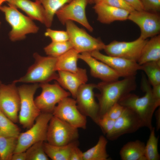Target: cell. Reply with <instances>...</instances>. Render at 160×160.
I'll list each match as a JSON object with an SVG mask.
<instances>
[{
	"instance_id": "obj_1",
	"label": "cell",
	"mask_w": 160,
	"mask_h": 160,
	"mask_svg": "<svg viewBox=\"0 0 160 160\" xmlns=\"http://www.w3.org/2000/svg\"><path fill=\"white\" fill-rule=\"evenodd\" d=\"M141 86L142 90L145 92L143 96L139 97L129 93L118 103L134 112L140 119L143 127H147L150 130L153 127V116L158 107L153 97L151 84L144 75L142 77Z\"/></svg>"
},
{
	"instance_id": "obj_2",
	"label": "cell",
	"mask_w": 160,
	"mask_h": 160,
	"mask_svg": "<svg viewBox=\"0 0 160 160\" xmlns=\"http://www.w3.org/2000/svg\"><path fill=\"white\" fill-rule=\"evenodd\" d=\"M136 87L135 76L111 81H102L97 84L100 93L96 95L99 101L100 118L124 96L135 90Z\"/></svg>"
},
{
	"instance_id": "obj_3",
	"label": "cell",
	"mask_w": 160,
	"mask_h": 160,
	"mask_svg": "<svg viewBox=\"0 0 160 160\" xmlns=\"http://www.w3.org/2000/svg\"><path fill=\"white\" fill-rule=\"evenodd\" d=\"M34 63L28 69L25 75L13 82L25 83H48L58 77L55 70L57 58L42 56L37 53L33 54Z\"/></svg>"
},
{
	"instance_id": "obj_4",
	"label": "cell",
	"mask_w": 160,
	"mask_h": 160,
	"mask_svg": "<svg viewBox=\"0 0 160 160\" xmlns=\"http://www.w3.org/2000/svg\"><path fill=\"white\" fill-rule=\"evenodd\" d=\"M0 10L4 13L6 21L12 27L9 34L11 41L23 39L27 34L36 33L39 31V27L33 20L22 13L14 6H1Z\"/></svg>"
},
{
	"instance_id": "obj_5",
	"label": "cell",
	"mask_w": 160,
	"mask_h": 160,
	"mask_svg": "<svg viewBox=\"0 0 160 160\" xmlns=\"http://www.w3.org/2000/svg\"><path fill=\"white\" fill-rule=\"evenodd\" d=\"M39 87L38 83H35L18 87L20 98L18 121L24 128L28 129L31 127L41 113L34 99V94Z\"/></svg>"
},
{
	"instance_id": "obj_6",
	"label": "cell",
	"mask_w": 160,
	"mask_h": 160,
	"mask_svg": "<svg viewBox=\"0 0 160 160\" xmlns=\"http://www.w3.org/2000/svg\"><path fill=\"white\" fill-rule=\"evenodd\" d=\"M52 116V113H41L31 127L20 134L14 153L25 151L33 144L47 140L48 125Z\"/></svg>"
},
{
	"instance_id": "obj_7",
	"label": "cell",
	"mask_w": 160,
	"mask_h": 160,
	"mask_svg": "<svg viewBox=\"0 0 160 160\" xmlns=\"http://www.w3.org/2000/svg\"><path fill=\"white\" fill-rule=\"evenodd\" d=\"M65 25L69 36V41L73 48L79 54L100 51L105 48V45L100 39L92 36L73 21H67Z\"/></svg>"
},
{
	"instance_id": "obj_8",
	"label": "cell",
	"mask_w": 160,
	"mask_h": 160,
	"mask_svg": "<svg viewBox=\"0 0 160 160\" xmlns=\"http://www.w3.org/2000/svg\"><path fill=\"white\" fill-rule=\"evenodd\" d=\"M79 136L78 128L53 115L47 128V143L55 145H64L77 140Z\"/></svg>"
},
{
	"instance_id": "obj_9",
	"label": "cell",
	"mask_w": 160,
	"mask_h": 160,
	"mask_svg": "<svg viewBox=\"0 0 160 160\" xmlns=\"http://www.w3.org/2000/svg\"><path fill=\"white\" fill-rule=\"evenodd\" d=\"M39 85L41 92L34 101L37 107L43 113H52L56 104L71 95L57 83L50 84L46 83Z\"/></svg>"
},
{
	"instance_id": "obj_10",
	"label": "cell",
	"mask_w": 160,
	"mask_h": 160,
	"mask_svg": "<svg viewBox=\"0 0 160 160\" xmlns=\"http://www.w3.org/2000/svg\"><path fill=\"white\" fill-rule=\"evenodd\" d=\"M90 0H72L65 4L55 13L59 20L63 25L68 20L79 23L89 31L92 32L93 28L87 19L86 9Z\"/></svg>"
},
{
	"instance_id": "obj_11",
	"label": "cell",
	"mask_w": 160,
	"mask_h": 160,
	"mask_svg": "<svg viewBox=\"0 0 160 160\" xmlns=\"http://www.w3.org/2000/svg\"><path fill=\"white\" fill-rule=\"evenodd\" d=\"M148 40L139 37L130 42L114 40L105 45L104 50L108 55L120 57L137 63Z\"/></svg>"
},
{
	"instance_id": "obj_12",
	"label": "cell",
	"mask_w": 160,
	"mask_h": 160,
	"mask_svg": "<svg viewBox=\"0 0 160 160\" xmlns=\"http://www.w3.org/2000/svg\"><path fill=\"white\" fill-rule=\"evenodd\" d=\"M52 114L76 128H86V116L79 111L74 98L68 97L63 99L55 106Z\"/></svg>"
},
{
	"instance_id": "obj_13",
	"label": "cell",
	"mask_w": 160,
	"mask_h": 160,
	"mask_svg": "<svg viewBox=\"0 0 160 160\" xmlns=\"http://www.w3.org/2000/svg\"><path fill=\"white\" fill-rule=\"evenodd\" d=\"M16 83L1 84L0 87V110L15 123L18 121L20 106V98Z\"/></svg>"
},
{
	"instance_id": "obj_14",
	"label": "cell",
	"mask_w": 160,
	"mask_h": 160,
	"mask_svg": "<svg viewBox=\"0 0 160 160\" xmlns=\"http://www.w3.org/2000/svg\"><path fill=\"white\" fill-rule=\"evenodd\" d=\"M97 84L86 83L79 88L75 100L77 108L86 116L90 117L96 123L100 118L98 103L96 101L93 92Z\"/></svg>"
},
{
	"instance_id": "obj_15",
	"label": "cell",
	"mask_w": 160,
	"mask_h": 160,
	"mask_svg": "<svg viewBox=\"0 0 160 160\" xmlns=\"http://www.w3.org/2000/svg\"><path fill=\"white\" fill-rule=\"evenodd\" d=\"M128 20L139 27L141 31L140 37L143 39L159 34L160 16L158 13L135 10L129 13Z\"/></svg>"
},
{
	"instance_id": "obj_16",
	"label": "cell",
	"mask_w": 160,
	"mask_h": 160,
	"mask_svg": "<svg viewBox=\"0 0 160 160\" xmlns=\"http://www.w3.org/2000/svg\"><path fill=\"white\" fill-rule=\"evenodd\" d=\"M96 59L107 65L120 76L124 78L135 76L141 66L135 61L124 58L103 55L100 51L89 53Z\"/></svg>"
},
{
	"instance_id": "obj_17",
	"label": "cell",
	"mask_w": 160,
	"mask_h": 160,
	"mask_svg": "<svg viewBox=\"0 0 160 160\" xmlns=\"http://www.w3.org/2000/svg\"><path fill=\"white\" fill-rule=\"evenodd\" d=\"M142 127L136 114L125 107L122 114L115 120L113 130L106 135V137L110 140H114L125 134L134 132Z\"/></svg>"
},
{
	"instance_id": "obj_18",
	"label": "cell",
	"mask_w": 160,
	"mask_h": 160,
	"mask_svg": "<svg viewBox=\"0 0 160 160\" xmlns=\"http://www.w3.org/2000/svg\"><path fill=\"white\" fill-rule=\"evenodd\" d=\"M79 58L84 61L90 68L93 77L103 81H111L119 80L120 75L107 65L92 56L89 52L79 54Z\"/></svg>"
},
{
	"instance_id": "obj_19",
	"label": "cell",
	"mask_w": 160,
	"mask_h": 160,
	"mask_svg": "<svg viewBox=\"0 0 160 160\" xmlns=\"http://www.w3.org/2000/svg\"><path fill=\"white\" fill-rule=\"evenodd\" d=\"M57 71L58 77L56 80L58 84L68 90L75 99L79 88L81 85L86 83L88 80L86 70L81 68L77 73L64 71Z\"/></svg>"
},
{
	"instance_id": "obj_20",
	"label": "cell",
	"mask_w": 160,
	"mask_h": 160,
	"mask_svg": "<svg viewBox=\"0 0 160 160\" xmlns=\"http://www.w3.org/2000/svg\"><path fill=\"white\" fill-rule=\"evenodd\" d=\"M97 15V20L101 23L109 24L116 21L128 20L130 13L102 3L95 4L93 7Z\"/></svg>"
},
{
	"instance_id": "obj_21",
	"label": "cell",
	"mask_w": 160,
	"mask_h": 160,
	"mask_svg": "<svg viewBox=\"0 0 160 160\" xmlns=\"http://www.w3.org/2000/svg\"><path fill=\"white\" fill-rule=\"evenodd\" d=\"M6 2L8 4L21 9L32 20H38L44 25L46 11L42 5L38 2L30 0H6Z\"/></svg>"
},
{
	"instance_id": "obj_22",
	"label": "cell",
	"mask_w": 160,
	"mask_h": 160,
	"mask_svg": "<svg viewBox=\"0 0 160 160\" xmlns=\"http://www.w3.org/2000/svg\"><path fill=\"white\" fill-rule=\"evenodd\" d=\"M160 60V35L151 37L148 40L142 50L137 62L141 65L146 63Z\"/></svg>"
},
{
	"instance_id": "obj_23",
	"label": "cell",
	"mask_w": 160,
	"mask_h": 160,
	"mask_svg": "<svg viewBox=\"0 0 160 160\" xmlns=\"http://www.w3.org/2000/svg\"><path fill=\"white\" fill-rule=\"evenodd\" d=\"M145 144L139 140L127 142L120 151L122 160H147L145 156Z\"/></svg>"
},
{
	"instance_id": "obj_24",
	"label": "cell",
	"mask_w": 160,
	"mask_h": 160,
	"mask_svg": "<svg viewBox=\"0 0 160 160\" xmlns=\"http://www.w3.org/2000/svg\"><path fill=\"white\" fill-rule=\"evenodd\" d=\"M79 54L72 48L57 57L55 67V71L77 73L81 69L78 67L77 65Z\"/></svg>"
},
{
	"instance_id": "obj_25",
	"label": "cell",
	"mask_w": 160,
	"mask_h": 160,
	"mask_svg": "<svg viewBox=\"0 0 160 160\" xmlns=\"http://www.w3.org/2000/svg\"><path fill=\"white\" fill-rule=\"evenodd\" d=\"M77 140L67 145L57 146L44 142V151L48 157L53 160H69L71 152L75 146L79 145Z\"/></svg>"
},
{
	"instance_id": "obj_26",
	"label": "cell",
	"mask_w": 160,
	"mask_h": 160,
	"mask_svg": "<svg viewBox=\"0 0 160 160\" xmlns=\"http://www.w3.org/2000/svg\"><path fill=\"white\" fill-rule=\"evenodd\" d=\"M107 143L106 138L103 135L100 136L95 146L83 152V160H109L106 149Z\"/></svg>"
},
{
	"instance_id": "obj_27",
	"label": "cell",
	"mask_w": 160,
	"mask_h": 160,
	"mask_svg": "<svg viewBox=\"0 0 160 160\" xmlns=\"http://www.w3.org/2000/svg\"><path fill=\"white\" fill-rule=\"evenodd\" d=\"M72 0H35L41 4L46 12L44 25L47 28L52 25L54 17L57 11L63 6Z\"/></svg>"
},
{
	"instance_id": "obj_28",
	"label": "cell",
	"mask_w": 160,
	"mask_h": 160,
	"mask_svg": "<svg viewBox=\"0 0 160 160\" xmlns=\"http://www.w3.org/2000/svg\"><path fill=\"white\" fill-rule=\"evenodd\" d=\"M17 138L0 135V160H11L17 145Z\"/></svg>"
},
{
	"instance_id": "obj_29",
	"label": "cell",
	"mask_w": 160,
	"mask_h": 160,
	"mask_svg": "<svg viewBox=\"0 0 160 160\" xmlns=\"http://www.w3.org/2000/svg\"><path fill=\"white\" fill-rule=\"evenodd\" d=\"M153 86L160 84V60L149 62L140 65Z\"/></svg>"
},
{
	"instance_id": "obj_30",
	"label": "cell",
	"mask_w": 160,
	"mask_h": 160,
	"mask_svg": "<svg viewBox=\"0 0 160 160\" xmlns=\"http://www.w3.org/2000/svg\"><path fill=\"white\" fill-rule=\"evenodd\" d=\"M20 131L19 128L0 110V135L18 137Z\"/></svg>"
},
{
	"instance_id": "obj_31",
	"label": "cell",
	"mask_w": 160,
	"mask_h": 160,
	"mask_svg": "<svg viewBox=\"0 0 160 160\" xmlns=\"http://www.w3.org/2000/svg\"><path fill=\"white\" fill-rule=\"evenodd\" d=\"M155 128L153 127L150 130L149 138L145 146V156L147 160H159L160 155L158 150L159 137L155 134Z\"/></svg>"
},
{
	"instance_id": "obj_32",
	"label": "cell",
	"mask_w": 160,
	"mask_h": 160,
	"mask_svg": "<svg viewBox=\"0 0 160 160\" xmlns=\"http://www.w3.org/2000/svg\"><path fill=\"white\" fill-rule=\"evenodd\" d=\"M72 48L69 41L62 42L52 41L44 47V50L48 56L57 58Z\"/></svg>"
},
{
	"instance_id": "obj_33",
	"label": "cell",
	"mask_w": 160,
	"mask_h": 160,
	"mask_svg": "<svg viewBox=\"0 0 160 160\" xmlns=\"http://www.w3.org/2000/svg\"><path fill=\"white\" fill-rule=\"evenodd\" d=\"M43 141L37 142L26 151V160H48L43 147Z\"/></svg>"
},
{
	"instance_id": "obj_34",
	"label": "cell",
	"mask_w": 160,
	"mask_h": 160,
	"mask_svg": "<svg viewBox=\"0 0 160 160\" xmlns=\"http://www.w3.org/2000/svg\"><path fill=\"white\" fill-rule=\"evenodd\" d=\"M44 35L50 38L52 42H65L69 40V36L66 31L54 30L47 28Z\"/></svg>"
},
{
	"instance_id": "obj_35",
	"label": "cell",
	"mask_w": 160,
	"mask_h": 160,
	"mask_svg": "<svg viewBox=\"0 0 160 160\" xmlns=\"http://www.w3.org/2000/svg\"><path fill=\"white\" fill-rule=\"evenodd\" d=\"M115 120L105 116H103L96 123L101 128L104 133L107 135L110 133L114 127Z\"/></svg>"
},
{
	"instance_id": "obj_36",
	"label": "cell",
	"mask_w": 160,
	"mask_h": 160,
	"mask_svg": "<svg viewBox=\"0 0 160 160\" xmlns=\"http://www.w3.org/2000/svg\"><path fill=\"white\" fill-rule=\"evenodd\" d=\"M100 3L126 10L130 13L135 10L124 0H103Z\"/></svg>"
},
{
	"instance_id": "obj_37",
	"label": "cell",
	"mask_w": 160,
	"mask_h": 160,
	"mask_svg": "<svg viewBox=\"0 0 160 160\" xmlns=\"http://www.w3.org/2000/svg\"><path fill=\"white\" fill-rule=\"evenodd\" d=\"M124 108L125 107L117 103L114 104L103 116L116 120L122 114Z\"/></svg>"
},
{
	"instance_id": "obj_38",
	"label": "cell",
	"mask_w": 160,
	"mask_h": 160,
	"mask_svg": "<svg viewBox=\"0 0 160 160\" xmlns=\"http://www.w3.org/2000/svg\"><path fill=\"white\" fill-rule=\"evenodd\" d=\"M144 10L158 13L160 11V0H140Z\"/></svg>"
},
{
	"instance_id": "obj_39",
	"label": "cell",
	"mask_w": 160,
	"mask_h": 160,
	"mask_svg": "<svg viewBox=\"0 0 160 160\" xmlns=\"http://www.w3.org/2000/svg\"><path fill=\"white\" fill-rule=\"evenodd\" d=\"M78 146V145H76L72 149L69 160H83V152Z\"/></svg>"
},
{
	"instance_id": "obj_40",
	"label": "cell",
	"mask_w": 160,
	"mask_h": 160,
	"mask_svg": "<svg viewBox=\"0 0 160 160\" xmlns=\"http://www.w3.org/2000/svg\"><path fill=\"white\" fill-rule=\"evenodd\" d=\"M153 87L152 92L153 97L158 107L160 105V84Z\"/></svg>"
},
{
	"instance_id": "obj_41",
	"label": "cell",
	"mask_w": 160,
	"mask_h": 160,
	"mask_svg": "<svg viewBox=\"0 0 160 160\" xmlns=\"http://www.w3.org/2000/svg\"><path fill=\"white\" fill-rule=\"evenodd\" d=\"M136 10H144L143 7L140 0H124Z\"/></svg>"
},
{
	"instance_id": "obj_42",
	"label": "cell",
	"mask_w": 160,
	"mask_h": 160,
	"mask_svg": "<svg viewBox=\"0 0 160 160\" xmlns=\"http://www.w3.org/2000/svg\"><path fill=\"white\" fill-rule=\"evenodd\" d=\"M11 160H26L25 151L14 153L12 156Z\"/></svg>"
},
{
	"instance_id": "obj_43",
	"label": "cell",
	"mask_w": 160,
	"mask_h": 160,
	"mask_svg": "<svg viewBox=\"0 0 160 160\" xmlns=\"http://www.w3.org/2000/svg\"><path fill=\"white\" fill-rule=\"evenodd\" d=\"M155 115L156 120V129L158 131L160 128V109L159 108L156 112Z\"/></svg>"
},
{
	"instance_id": "obj_44",
	"label": "cell",
	"mask_w": 160,
	"mask_h": 160,
	"mask_svg": "<svg viewBox=\"0 0 160 160\" xmlns=\"http://www.w3.org/2000/svg\"><path fill=\"white\" fill-rule=\"evenodd\" d=\"M103 0H90V4H95L101 2Z\"/></svg>"
},
{
	"instance_id": "obj_45",
	"label": "cell",
	"mask_w": 160,
	"mask_h": 160,
	"mask_svg": "<svg viewBox=\"0 0 160 160\" xmlns=\"http://www.w3.org/2000/svg\"><path fill=\"white\" fill-rule=\"evenodd\" d=\"M6 1V0H0V6H1L3 3Z\"/></svg>"
},
{
	"instance_id": "obj_46",
	"label": "cell",
	"mask_w": 160,
	"mask_h": 160,
	"mask_svg": "<svg viewBox=\"0 0 160 160\" xmlns=\"http://www.w3.org/2000/svg\"><path fill=\"white\" fill-rule=\"evenodd\" d=\"M1 82L0 81V86H1Z\"/></svg>"
},
{
	"instance_id": "obj_47",
	"label": "cell",
	"mask_w": 160,
	"mask_h": 160,
	"mask_svg": "<svg viewBox=\"0 0 160 160\" xmlns=\"http://www.w3.org/2000/svg\"><path fill=\"white\" fill-rule=\"evenodd\" d=\"M1 23V22H0V25Z\"/></svg>"
}]
</instances>
